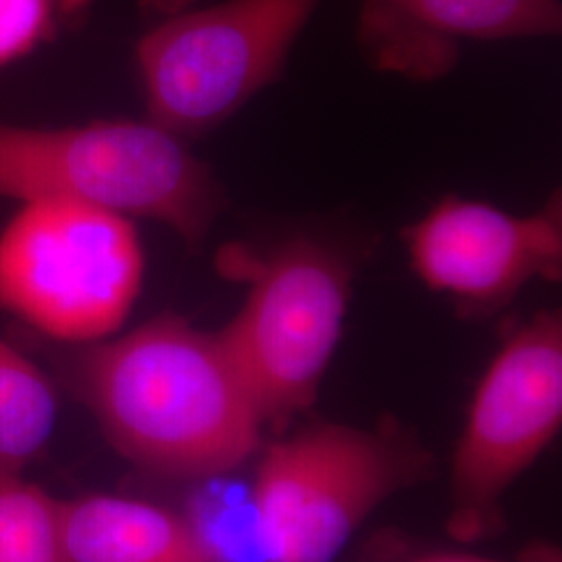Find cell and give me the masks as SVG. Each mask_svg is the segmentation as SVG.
Returning a JSON list of instances; mask_svg holds the SVG:
<instances>
[{"label": "cell", "instance_id": "7a4b0ae2", "mask_svg": "<svg viewBox=\"0 0 562 562\" xmlns=\"http://www.w3.org/2000/svg\"><path fill=\"white\" fill-rule=\"evenodd\" d=\"M0 196L63 199L171 227L190 248L225 206L222 183L183 138L153 121L0 125Z\"/></svg>", "mask_w": 562, "mask_h": 562}, {"label": "cell", "instance_id": "ba28073f", "mask_svg": "<svg viewBox=\"0 0 562 562\" xmlns=\"http://www.w3.org/2000/svg\"><path fill=\"white\" fill-rule=\"evenodd\" d=\"M413 269L427 288L467 313H492L527 281L561 278V196L540 213L510 215L485 202L446 196L402 232Z\"/></svg>", "mask_w": 562, "mask_h": 562}, {"label": "cell", "instance_id": "7c38bea8", "mask_svg": "<svg viewBox=\"0 0 562 562\" xmlns=\"http://www.w3.org/2000/svg\"><path fill=\"white\" fill-rule=\"evenodd\" d=\"M57 498L21 475L0 477V562H57Z\"/></svg>", "mask_w": 562, "mask_h": 562}, {"label": "cell", "instance_id": "8992f818", "mask_svg": "<svg viewBox=\"0 0 562 562\" xmlns=\"http://www.w3.org/2000/svg\"><path fill=\"white\" fill-rule=\"evenodd\" d=\"M411 471L401 446L338 423L271 443L250 490L265 561L334 562Z\"/></svg>", "mask_w": 562, "mask_h": 562}, {"label": "cell", "instance_id": "277c9868", "mask_svg": "<svg viewBox=\"0 0 562 562\" xmlns=\"http://www.w3.org/2000/svg\"><path fill=\"white\" fill-rule=\"evenodd\" d=\"M142 271L130 220L90 204L27 201L0 234V308L59 344L106 340L138 299Z\"/></svg>", "mask_w": 562, "mask_h": 562}, {"label": "cell", "instance_id": "4fadbf2b", "mask_svg": "<svg viewBox=\"0 0 562 562\" xmlns=\"http://www.w3.org/2000/svg\"><path fill=\"white\" fill-rule=\"evenodd\" d=\"M90 0H0V67L32 55L74 23Z\"/></svg>", "mask_w": 562, "mask_h": 562}, {"label": "cell", "instance_id": "5b68a950", "mask_svg": "<svg viewBox=\"0 0 562 562\" xmlns=\"http://www.w3.org/2000/svg\"><path fill=\"white\" fill-rule=\"evenodd\" d=\"M322 0H223L161 21L136 46L146 120L194 138L280 78Z\"/></svg>", "mask_w": 562, "mask_h": 562}, {"label": "cell", "instance_id": "5bb4252c", "mask_svg": "<svg viewBox=\"0 0 562 562\" xmlns=\"http://www.w3.org/2000/svg\"><path fill=\"white\" fill-rule=\"evenodd\" d=\"M413 562H561V559L554 550H533L531 554H527L519 561H496V559H483V557L464 554V552H429Z\"/></svg>", "mask_w": 562, "mask_h": 562}, {"label": "cell", "instance_id": "3957f363", "mask_svg": "<svg viewBox=\"0 0 562 562\" xmlns=\"http://www.w3.org/2000/svg\"><path fill=\"white\" fill-rule=\"evenodd\" d=\"M220 273L246 281L248 296L220 338L262 425L290 422L319 392L341 336L350 267L322 241L294 238L267 255L223 248Z\"/></svg>", "mask_w": 562, "mask_h": 562}, {"label": "cell", "instance_id": "52a82bcc", "mask_svg": "<svg viewBox=\"0 0 562 562\" xmlns=\"http://www.w3.org/2000/svg\"><path fill=\"white\" fill-rule=\"evenodd\" d=\"M562 423V322L542 311L519 325L483 373L452 457L448 536L480 542L501 522L508 487Z\"/></svg>", "mask_w": 562, "mask_h": 562}, {"label": "cell", "instance_id": "6da1fadb", "mask_svg": "<svg viewBox=\"0 0 562 562\" xmlns=\"http://www.w3.org/2000/svg\"><path fill=\"white\" fill-rule=\"evenodd\" d=\"M55 362L111 446L153 473L222 477L261 443L265 425L220 334L178 315L60 350Z\"/></svg>", "mask_w": 562, "mask_h": 562}, {"label": "cell", "instance_id": "8fae6325", "mask_svg": "<svg viewBox=\"0 0 562 562\" xmlns=\"http://www.w3.org/2000/svg\"><path fill=\"white\" fill-rule=\"evenodd\" d=\"M57 387L38 364L0 338V477L38 459L57 422Z\"/></svg>", "mask_w": 562, "mask_h": 562}, {"label": "cell", "instance_id": "30bf717a", "mask_svg": "<svg viewBox=\"0 0 562 562\" xmlns=\"http://www.w3.org/2000/svg\"><path fill=\"white\" fill-rule=\"evenodd\" d=\"M55 536L57 562H225L196 522L125 496L57 501Z\"/></svg>", "mask_w": 562, "mask_h": 562}, {"label": "cell", "instance_id": "9c48e42d", "mask_svg": "<svg viewBox=\"0 0 562 562\" xmlns=\"http://www.w3.org/2000/svg\"><path fill=\"white\" fill-rule=\"evenodd\" d=\"M561 0H362L357 41L373 67L417 81L443 78L462 42L561 34Z\"/></svg>", "mask_w": 562, "mask_h": 562}]
</instances>
